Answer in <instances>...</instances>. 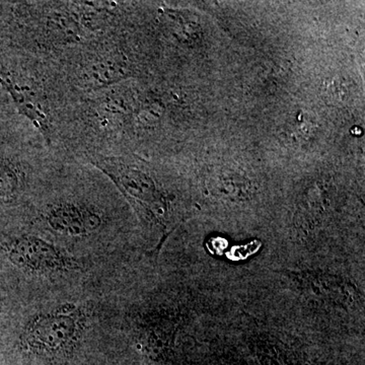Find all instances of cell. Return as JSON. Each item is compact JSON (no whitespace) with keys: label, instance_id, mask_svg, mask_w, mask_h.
<instances>
[{"label":"cell","instance_id":"1","mask_svg":"<svg viewBox=\"0 0 365 365\" xmlns=\"http://www.w3.org/2000/svg\"><path fill=\"white\" fill-rule=\"evenodd\" d=\"M9 47L58 60L126 26L131 4L11 1Z\"/></svg>","mask_w":365,"mask_h":365},{"label":"cell","instance_id":"2","mask_svg":"<svg viewBox=\"0 0 365 365\" xmlns=\"http://www.w3.org/2000/svg\"><path fill=\"white\" fill-rule=\"evenodd\" d=\"M0 88L53 151L73 91L52 60L16 49L0 52Z\"/></svg>","mask_w":365,"mask_h":365},{"label":"cell","instance_id":"3","mask_svg":"<svg viewBox=\"0 0 365 365\" xmlns=\"http://www.w3.org/2000/svg\"><path fill=\"white\" fill-rule=\"evenodd\" d=\"M64 158L16 113L9 97L0 100V218L28 208L34 190L54 176Z\"/></svg>","mask_w":365,"mask_h":365},{"label":"cell","instance_id":"4","mask_svg":"<svg viewBox=\"0 0 365 365\" xmlns=\"http://www.w3.org/2000/svg\"><path fill=\"white\" fill-rule=\"evenodd\" d=\"M129 24L130 18L118 32L55 60L72 91L103 90L135 78L136 41Z\"/></svg>","mask_w":365,"mask_h":365},{"label":"cell","instance_id":"5","mask_svg":"<svg viewBox=\"0 0 365 365\" xmlns=\"http://www.w3.org/2000/svg\"><path fill=\"white\" fill-rule=\"evenodd\" d=\"M90 314L83 304H66L35 314L21 327L19 348L26 354L50 361L68 359L78 349Z\"/></svg>","mask_w":365,"mask_h":365},{"label":"cell","instance_id":"6","mask_svg":"<svg viewBox=\"0 0 365 365\" xmlns=\"http://www.w3.org/2000/svg\"><path fill=\"white\" fill-rule=\"evenodd\" d=\"M31 225L52 234L71 239H83L109 227L114 213L109 206L93 197L63 194L48 199L31 213Z\"/></svg>","mask_w":365,"mask_h":365},{"label":"cell","instance_id":"7","mask_svg":"<svg viewBox=\"0 0 365 365\" xmlns=\"http://www.w3.org/2000/svg\"><path fill=\"white\" fill-rule=\"evenodd\" d=\"M0 254L13 267L30 275H55L83 269L66 250L30 232H0Z\"/></svg>","mask_w":365,"mask_h":365},{"label":"cell","instance_id":"8","mask_svg":"<svg viewBox=\"0 0 365 365\" xmlns=\"http://www.w3.org/2000/svg\"><path fill=\"white\" fill-rule=\"evenodd\" d=\"M258 359L263 365H297L292 355L273 345L259 346L256 350Z\"/></svg>","mask_w":365,"mask_h":365},{"label":"cell","instance_id":"9","mask_svg":"<svg viewBox=\"0 0 365 365\" xmlns=\"http://www.w3.org/2000/svg\"><path fill=\"white\" fill-rule=\"evenodd\" d=\"M11 43V1H0V52Z\"/></svg>","mask_w":365,"mask_h":365},{"label":"cell","instance_id":"10","mask_svg":"<svg viewBox=\"0 0 365 365\" xmlns=\"http://www.w3.org/2000/svg\"><path fill=\"white\" fill-rule=\"evenodd\" d=\"M4 302H2L1 297H0V319H1V317L4 316Z\"/></svg>","mask_w":365,"mask_h":365},{"label":"cell","instance_id":"11","mask_svg":"<svg viewBox=\"0 0 365 365\" xmlns=\"http://www.w3.org/2000/svg\"><path fill=\"white\" fill-rule=\"evenodd\" d=\"M6 93H4V91H2V88H0V100H1V98H4V97H6Z\"/></svg>","mask_w":365,"mask_h":365}]
</instances>
